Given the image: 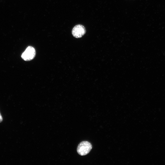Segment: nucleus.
I'll return each mask as SVG.
<instances>
[{
  "instance_id": "4",
  "label": "nucleus",
  "mask_w": 165,
  "mask_h": 165,
  "mask_svg": "<svg viewBox=\"0 0 165 165\" xmlns=\"http://www.w3.org/2000/svg\"><path fill=\"white\" fill-rule=\"evenodd\" d=\"M2 120H3L2 117L0 113V123H1L2 121Z\"/></svg>"
},
{
  "instance_id": "1",
  "label": "nucleus",
  "mask_w": 165,
  "mask_h": 165,
  "mask_svg": "<svg viewBox=\"0 0 165 165\" xmlns=\"http://www.w3.org/2000/svg\"><path fill=\"white\" fill-rule=\"evenodd\" d=\"M92 148L91 143L87 141H83L79 145L77 148L78 153L81 156L87 154Z\"/></svg>"
},
{
  "instance_id": "3",
  "label": "nucleus",
  "mask_w": 165,
  "mask_h": 165,
  "mask_svg": "<svg viewBox=\"0 0 165 165\" xmlns=\"http://www.w3.org/2000/svg\"><path fill=\"white\" fill-rule=\"evenodd\" d=\"M86 32L85 27L82 25L78 24L75 26L72 30L73 36L77 38H80L84 35Z\"/></svg>"
},
{
  "instance_id": "2",
  "label": "nucleus",
  "mask_w": 165,
  "mask_h": 165,
  "mask_svg": "<svg viewBox=\"0 0 165 165\" xmlns=\"http://www.w3.org/2000/svg\"><path fill=\"white\" fill-rule=\"evenodd\" d=\"M35 48L31 46H28L21 55L22 58L25 61H29L33 59L35 55Z\"/></svg>"
}]
</instances>
